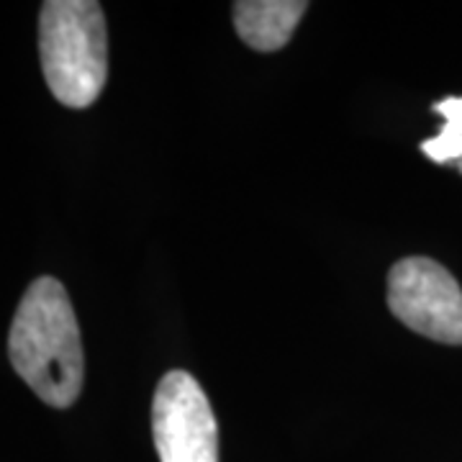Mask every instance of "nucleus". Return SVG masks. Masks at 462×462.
Wrapping results in <instances>:
<instances>
[{
	"instance_id": "6",
	"label": "nucleus",
	"mask_w": 462,
	"mask_h": 462,
	"mask_svg": "<svg viewBox=\"0 0 462 462\" xmlns=\"http://www.w3.org/2000/svg\"><path fill=\"white\" fill-rule=\"evenodd\" d=\"M437 114L445 116V129L439 136L421 142V152L431 162H452L462 157V98H445L434 106Z\"/></svg>"
},
{
	"instance_id": "2",
	"label": "nucleus",
	"mask_w": 462,
	"mask_h": 462,
	"mask_svg": "<svg viewBox=\"0 0 462 462\" xmlns=\"http://www.w3.org/2000/svg\"><path fill=\"white\" fill-rule=\"evenodd\" d=\"M39 54L51 96L88 108L108 80V33L96 0H47L39 14Z\"/></svg>"
},
{
	"instance_id": "3",
	"label": "nucleus",
	"mask_w": 462,
	"mask_h": 462,
	"mask_svg": "<svg viewBox=\"0 0 462 462\" xmlns=\"http://www.w3.org/2000/svg\"><path fill=\"white\" fill-rule=\"evenodd\" d=\"M388 309L434 342L462 345V288L430 257H406L391 267Z\"/></svg>"
},
{
	"instance_id": "5",
	"label": "nucleus",
	"mask_w": 462,
	"mask_h": 462,
	"mask_svg": "<svg viewBox=\"0 0 462 462\" xmlns=\"http://www.w3.org/2000/svg\"><path fill=\"white\" fill-rule=\"evenodd\" d=\"M306 8L303 0H239L234 3V26L252 50L278 51L291 42Z\"/></svg>"
},
{
	"instance_id": "4",
	"label": "nucleus",
	"mask_w": 462,
	"mask_h": 462,
	"mask_svg": "<svg viewBox=\"0 0 462 462\" xmlns=\"http://www.w3.org/2000/svg\"><path fill=\"white\" fill-rule=\"evenodd\" d=\"M152 437L160 462H218V424L199 380L172 370L152 401Z\"/></svg>"
},
{
	"instance_id": "1",
	"label": "nucleus",
	"mask_w": 462,
	"mask_h": 462,
	"mask_svg": "<svg viewBox=\"0 0 462 462\" xmlns=\"http://www.w3.org/2000/svg\"><path fill=\"white\" fill-rule=\"evenodd\" d=\"M8 357L21 380L54 409H69L85 378L80 327L65 285L50 275L23 293L8 334Z\"/></svg>"
}]
</instances>
